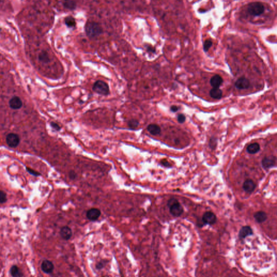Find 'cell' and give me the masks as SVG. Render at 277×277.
<instances>
[{
    "label": "cell",
    "mask_w": 277,
    "mask_h": 277,
    "mask_svg": "<svg viewBox=\"0 0 277 277\" xmlns=\"http://www.w3.org/2000/svg\"><path fill=\"white\" fill-rule=\"evenodd\" d=\"M242 188L246 192L248 193H251L255 189V183H254L252 180H246L243 184Z\"/></svg>",
    "instance_id": "cell-13"
},
{
    "label": "cell",
    "mask_w": 277,
    "mask_h": 277,
    "mask_svg": "<svg viewBox=\"0 0 277 277\" xmlns=\"http://www.w3.org/2000/svg\"><path fill=\"white\" fill-rule=\"evenodd\" d=\"M139 125V122L138 120L133 119L129 120L128 122V126L129 128L132 129H136Z\"/></svg>",
    "instance_id": "cell-24"
},
{
    "label": "cell",
    "mask_w": 277,
    "mask_h": 277,
    "mask_svg": "<svg viewBox=\"0 0 277 277\" xmlns=\"http://www.w3.org/2000/svg\"><path fill=\"white\" fill-rule=\"evenodd\" d=\"M260 145L258 143H253L247 147V152L251 154H254L260 151Z\"/></svg>",
    "instance_id": "cell-20"
},
{
    "label": "cell",
    "mask_w": 277,
    "mask_h": 277,
    "mask_svg": "<svg viewBox=\"0 0 277 277\" xmlns=\"http://www.w3.org/2000/svg\"><path fill=\"white\" fill-rule=\"evenodd\" d=\"M253 234V231L251 227L245 226L242 227L240 230L239 236L240 239H245L246 237L251 236Z\"/></svg>",
    "instance_id": "cell-15"
},
{
    "label": "cell",
    "mask_w": 277,
    "mask_h": 277,
    "mask_svg": "<svg viewBox=\"0 0 277 277\" xmlns=\"http://www.w3.org/2000/svg\"><path fill=\"white\" fill-rule=\"evenodd\" d=\"M170 109L172 112H176L179 110V108L176 106H172L170 107Z\"/></svg>",
    "instance_id": "cell-32"
},
{
    "label": "cell",
    "mask_w": 277,
    "mask_h": 277,
    "mask_svg": "<svg viewBox=\"0 0 277 277\" xmlns=\"http://www.w3.org/2000/svg\"><path fill=\"white\" fill-rule=\"evenodd\" d=\"M26 170H27V172H28L29 174H32V175H34V176H38L41 175L40 173H38L37 171L33 170H32V169L30 168H28V167H27V168H26Z\"/></svg>",
    "instance_id": "cell-27"
},
{
    "label": "cell",
    "mask_w": 277,
    "mask_h": 277,
    "mask_svg": "<svg viewBox=\"0 0 277 277\" xmlns=\"http://www.w3.org/2000/svg\"><path fill=\"white\" fill-rule=\"evenodd\" d=\"M235 86L239 89H246L249 87L250 82L245 77L242 76L236 80L235 83Z\"/></svg>",
    "instance_id": "cell-8"
},
{
    "label": "cell",
    "mask_w": 277,
    "mask_h": 277,
    "mask_svg": "<svg viewBox=\"0 0 277 277\" xmlns=\"http://www.w3.org/2000/svg\"><path fill=\"white\" fill-rule=\"evenodd\" d=\"M223 82V79L219 75H215L210 80V84L213 88H219Z\"/></svg>",
    "instance_id": "cell-14"
},
{
    "label": "cell",
    "mask_w": 277,
    "mask_h": 277,
    "mask_svg": "<svg viewBox=\"0 0 277 277\" xmlns=\"http://www.w3.org/2000/svg\"><path fill=\"white\" fill-rule=\"evenodd\" d=\"M51 126L54 129H55V131H59L61 129V127H60L57 123H54V122H51Z\"/></svg>",
    "instance_id": "cell-29"
},
{
    "label": "cell",
    "mask_w": 277,
    "mask_h": 277,
    "mask_svg": "<svg viewBox=\"0 0 277 277\" xmlns=\"http://www.w3.org/2000/svg\"><path fill=\"white\" fill-rule=\"evenodd\" d=\"M167 206L170 208V213L174 217H180L183 212V209L182 206L176 199L172 198L170 199L167 202Z\"/></svg>",
    "instance_id": "cell-2"
},
{
    "label": "cell",
    "mask_w": 277,
    "mask_h": 277,
    "mask_svg": "<svg viewBox=\"0 0 277 277\" xmlns=\"http://www.w3.org/2000/svg\"><path fill=\"white\" fill-rule=\"evenodd\" d=\"M202 221L205 224L213 225L217 221V217L211 212H206L202 216Z\"/></svg>",
    "instance_id": "cell-7"
},
{
    "label": "cell",
    "mask_w": 277,
    "mask_h": 277,
    "mask_svg": "<svg viewBox=\"0 0 277 277\" xmlns=\"http://www.w3.org/2000/svg\"><path fill=\"white\" fill-rule=\"evenodd\" d=\"M147 48L148 49V51H153H153L154 52L155 51L154 49L153 48H152V47H148Z\"/></svg>",
    "instance_id": "cell-34"
},
{
    "label": "cell",
    "mask_w": 277,
    "mask_h": 277,
    "mask_svg": "<svg viewBox=\"0 0 277 277\" xmlns=\"http://www.w3.org/2000/svg\"><path fill=\"white\" fill-rule=\"evenodd\" d=\"M86 34L88 38H96L103 32V29L98 22L89 21L86 22L85 26Z\"/></svg>",
    "instance_id": "cell-1"
},
{
    "label": "cell",
    "mask_w": 277,
    "mask_h": 277,
    "mask_svg": "<svg viewBox=\"0 0 277 277\" xmlns=\"http://www.w3.org/2000/svg\"><path fill=\"white\" fill-rule=\"evenodd\" d=\"M101 215V211L96 208H92L87 212L86 216L89 220L96 221L98 220Z\"/></svg>",
    "instance_id": "cell-6"
},
{
    "label": "cell",
    "mask_w": 277,
    "mask_h": 277,
    "mask_svg": "<svg viewBox=\"0 0 277 277\" xmlns=\"http://www.w3.org/2000/svg\"><path fill=\"white\" fill-rule=\"evenodd\" d=\"M38 60L41 62L44 63H48L50 62V58L47 52L46 51H42L38 55Z\"/></svg>",
    "instance_id": "cell-22"
},
{
    "label": "cell",
    "mask_w": 277,
    "mask_h": 277,
    "mask_svg": "<svg viewBox=\"0 0 277 277\" xmlns=\"http://www.w3.org/2000/svg\"><path fill=\"white\" fill-rule=\"evenodd\" d=\"M247 11L251 15L259 16L264 12L265 7L261 2H254L248 5Z\"/></svg>",
    "instance_id": "cell-3"
},
{
    "label": "cell",
    "mask_w": 277,
    "mask_h": 277,
    "mask_svg": "<svg viewBox=\"0 0 277 277\" xmlns=\"http://www.w3.org/2000/svg\"><path fill=\"white\" fill-rule=\"evenodd\" d=\"M76 176V174L75 173V172H74L73 170H71L69 173V177L71 179H75Z\"/></svg>",
    "instance_id": "cell-31"
},
{
    "label": "cell",
    "mask_w": 277,
    "mask_h": 277,
    "mask_svg": "<svg viewBox=\"0 0 277 277\" xmlns=\"http://www.w3.org/2000/svg\"><path fill=\"white\" fill-rule=\"evenodd\" d=\"M212 44H212V42L211 40H206L204 42V45H203L204 51H205V52H207L208 51H209V49H210L211 46H212Z\"/></svg>",
    "instance_id": "cell-25"
},
{
    "label": "cell",
    "mask_w": 277,
    "mask_h": 277,
    "mask_svg": "<svg viewBox=\"0 0 277 277\" xmlns=\"http://www.w3.org/2000/svg\"><path fill=\"white\" fill-rule=\"evenodd\" d=\"M104 263L102 261H100V262H98V264H96V268L98 270H101L102 268H104Z\"/></svg>",
    "instance_id": "cell-30"
},
{
    "label": "cell",
    "mask_w": 277,
    "mask_h": 277,
    "mask_svg": "<svg viewBox=\"0 0 277 277\" xmlns=\"http://www.w3.org/2000/svg\"><path fill=\"white\" fill-rule=\"evenodd\" d=\"M254 218L257 223H262L266 220V219H268V215L266 213L263 211H258L255 213Z\"/></svg>",
    "instance_id": "cell-16"
},
{
    "label": "cell",
    "mask_w": 277,
    "mask_h": 277,
    "mask_svg": "<svg viewBox=\"0 0 277 277\" xmlns=\"http://www.w3.org/2000/svg\"><path fill=\"white\" fill-rule=\"evenodd\" d=\"M41 268L44 273L50 274L53 271L54 266L51 261L48 260H44L41 264Z\"/></svg>",
    "instance_id": "cell-9"
},
{
    "label": "cell",
    "mask_w": 277,
    "mask_h": 277,
    "mask_svg": "<svg viewBox=\"0 0 277 277\" xmlns=\"http://www.w3.org/2000/svg\"><path fill=\"white\" fill-rule=\"evenodd\" d=\"M276 158L274 156L265 157L262 160V165L265 168H270L273 167L276 165Z\"/></svg>",
    "instance_id": "cell-10"
},
{
    "label": "cell",
    "mask_w": 277,
    "mask_h": 277,
    "mask_svg": "<svg viewBox=\"0 0 277 277\" xmlns=\"http://www.w3.org/2000/svg\"><path fill=\"white\" fill-rule=\"evenodd\" d=\"M161 163L162 164L165 166H170L169 162H168L166 160H163L161 161Z\"/></svg>",
    "instance_id": "cell-33"
},
{
    "label": "cell",
    "mask_w": 277,
    "mask_h": 277,
    "mask_svg": "<svg viewBox=\"0 0 277 277\" xmlns=\"http://www.w3.org/2000/svg\"><path fill=\"white\" fill-rule=\"evenodd\" d=\"M147 131L153 136H157L161 133L160 126L157 124H150L147 126Z\"/></svg>",
    "instance_id": "cell-17"
},
{
    "label": "cell",
    "mask_w": 277,
    "mask_h": 277,
    "mask_svg": "<svg viewBox=\"0 0 277 277\" xmlns=\"http://www.w3.org/2000/svg\"><path fill=\"white\" fill-rule=\"evenodd\" d=\"M93 91L102 95H107L109 94V87L106 82L98 80L95 82L93 86Z\"/></svg>",
    "instance_id": "cell-4"
},
{
    "label": "cell",
    "mask_w": 277,
    "mask_h": 277,
    "mask_svg": "<svg viewBox=\"0 0 277 277\" xmlns=\"http://www.w3.org/2000/svg\"><path fill=\"white\" fill-rule=\"evenodd\" d=\"M7 200V194L6 192L3 191H0V204H3Z\"/></svg>",
    "instance_id": "cell-26"
},
{
    "label": "cell",
    "mask_w": 277,
    "mask_h": 277,
    "mask_svg": "<svg viewBox=\"0 0 277 277\" xmlns=\"http://www.w3.org/2000/svg\"><path fill=\"white\" fill-rule=\"evenodd\" d=\"M60 234L63 239L68 240L72 236V231L68 226H63L61 228Z\"/></svg>",
    "instance_id": "cell-12"
},
{
    "label": "cell",
    "mask_w": 277,
    "mask_h": 277,
    "mask_svg": "<svg viewBox=\"0 0 277 277\" xmlns=\"http://www.w3.org/2000/svg\"><path fill=\"white\" fill-rule=\"evenodd\" d=\"M9 106L13 109H19L22 107V101L18 96H14L9 101Z\"/></svg>",
    "instance_id": "cell-11"
},
{
    "label": "cell",
    "mask_w": 277,
    "mask_h": 277,
    "mask_svg": "<svg viewBox=\"0 0 277 277\" xmlns=\"http://www.w3.org/2000/svg\"><path fill=\"white\" fill-rule=\"evenodd\" d=\"M66 25L69 28H74L76 27V22L75 19L72 16H68L65 19Z\"/></svg>",
    "instance_id": "cell-21"
},
{
    "label": "cell",
    "mask_w": 277,
    "mask_h": 277,
    "mask_svg": "<svg viewBox=\"0 0 277 277\" xmlns=\"http://www.w3.org/2000/svg\"><path fill=\"white\" fill-rule=\"evenodd\" d=\"M7 145L12 148H15L20 144V138L18 135L14 133H10L6 138Z\"/></svg>",
    "instance_id": "cell-5"
},
{
    "label": "cell",
    "mask_w": 277,
    "mask_h": 277,
    "mask_svg": "<svg viewBox=\"0 0 277 277\" xmlns=\"http://www.w3.org/2000/svg\"><path fill=\"white\" fill-rule=\"evenodd\" d=\"M178 121L179 123H184L186 120V117L185 116L183 115V114H179L178 116Z\"/></svg>",
    "instance_id": "cell-28"
},
{
    "label": "cell",
    "mask_w": 277,
    "mask_h": 277,
    "mask_svg": "<svg viewBox=\"0 0 277 277\" xmlns=\"http://www.w3.org/2000/svg\"><path fill=\"white\" fill-rule=\"evenodd\" d=\"M63 6L65 8L70 10H73L75 9L76 7V3L74 1H65L63 3Z\"/></svg>",
    "instance_id": "cell-23"
},
{
    "label": "cell",
    "mask_w": 277,
    "mask_h": 277,
    "mask_svg": "<svg viewBox=\"0 0 277 277\" xmlns=\"http://www.w3.org/2000/svg\"><path fill=\"white\" fill-rule=\"evenodd\" d=\"M10 273L13 277H23V274L20 269V268L16 265H13L10 269Z\"/></svg>",
    "instance_id": "cell-19"
},
{
    "label": "cell",
    "mask_w": 277,
    "mask_h": 277,
    "mask_svg": "<svg viewBox=\"0 0 277 277\" xmlns=\"http://www.w3.org/2000/svg\"><path fill=\"white\" fill-rule=\"evenodd\" d=\"M210 95L211 98L214 99L219 100L222 98L223 91L219 88H213L210 91Z\"/></svg>",
    "instance_id": "cell-18"
}]
</instances>
